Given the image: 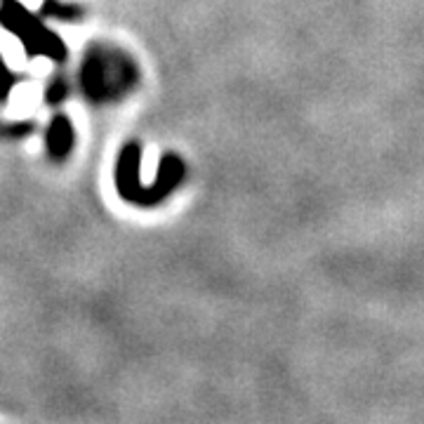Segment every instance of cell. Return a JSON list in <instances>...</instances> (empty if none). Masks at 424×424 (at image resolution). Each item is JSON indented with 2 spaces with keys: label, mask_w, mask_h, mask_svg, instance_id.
I'll return each mask as SVG.
<instances>
[{
  "label": "cell",
  "mask_w": 424,
  "mask_h": 424,
  "mask_svg": "<svg viewBox=\"0 0 424 424\" xmlns=\"http://www.w3.org/2000/svg\"><path fill=\"white\" fill-rule=\"evenodd\" d=\"M5 36H7V31L0 26V45H3V41H5Z\"/></svg>",
  "instance_id": "obj_6"
},
{
  "label": "cell",
  "mask_w": 424,
  "mask_h": 424,
  "mask_svg": "<svg viewBox=\"0 0 424 424\" xmlns=\"http://www.w3.org/2000/svg\"><path fill=\"white\" fill-rule=\"evenodd\" d=\"M26 71L33 76V78L41 81V78H45V76L52 73V61L48 57H36L26 64Z\"/></svg>",
  "instance_id": "obj_4"
},
{
  "label": "cell",
  "mask_w": 424,
  "mask_h": 424,
  "mask_svg": "<svg viewBox=\"0 0 424 424\" xmlns=\"http://www.w3.org/2000/svg\"><path fill=\"white\" fill-rule=\"evenodd\" d=\"M68 140H71V133H68L66 120H59L55 125V130H52V137H50L52 151H64L68 146Z\"/></svg>",
  "instance_id": "obj_3"
},
{
  "label": "cell",
  "mask_w": 424,
  "mask_h": 424,
  "mask_svg": "<svg viewBox=\"0 0 424 424\" xmlns=\"http://www.w3.org/2000/svg\"><path fill=\"white\" fill-rule=\"evenodd\" d=\"M19 5H24L29 12H38L41 10V5H43V0H17Z\"/></svg>",
  "instance_id": "obj_5"
},
{
  "label": "cell",
  "mask_w": 424,
  "mask_h": 424,
  "mask_svg": "<svg viewBox=\"0 0 424 424\" xmlns=\"http://www.w3.org/2000/svg\"><path fill=\"white\" fill-rule=\"evenodd\" d=\"M41 97H43V90L38 78L14 85L10 92V102H7L5 115L7 118H19V120L31 118V115L38 111V106H41Z\"/></svg>",
  "instance_id": "obj_1"
},
{
  "label": "cell",
  "mask_w": 424,
  "mask_h": 424,
  "mask_svg": "<svg viewBox=\"0 0 424 424\" xmlns=\"http://www.w3.org/2000/svg\"><path fill=\"white\" fill-rule=\"evenodd\" d=\"M0 57H3L5 66L10 68V71L26 68V50H24V43H21L17 36L12 33L5 36L3 45H0Z\"/></svg>",
  "instance_id": "obj_2"
}]
</instances>
